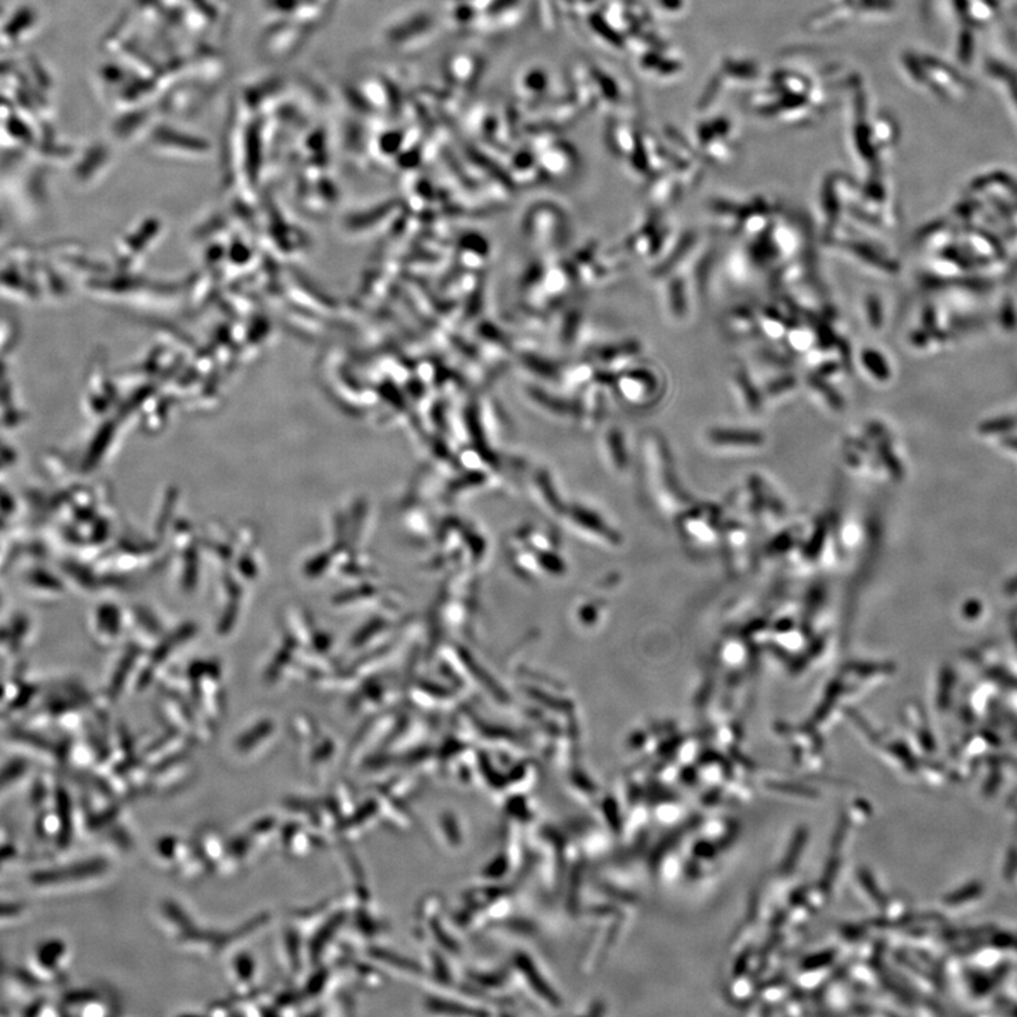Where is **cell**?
Wrapping results in <instances>:
<instances>
[{"label": "cell", "instance_id": "obj_2", "mask_svg": "<svg viewBox=\"0 0 1017 1017\" xmlns=\"http://www.w3.org/2000/svg\"><path fill=\"white\" fill-rule=\"evenodd\" d=\"M673 311L678 315H683L685 311V298L684 288H683L682 281H674L673 283Z\"/></svg>", "mask_w": 1017, "mask_h": 1017}, {"label": "cell", "instance_id": "obj_1", "mask_svg": "<svg viewBox=\"0 0 1017 1017\" xmlns=\"http://www.w3.org/2000/svg\"><path fill=\"white\" fill-rule=\"evenodd\" d=\"M862 363L866 371L869 372V375H872L873 378L879 379V381H885L888 378V368H886L885 361L873 349H865V353H862Z\"/></svg>", "mask_w": 1017, "mask_h": 1017}]
</instances>
